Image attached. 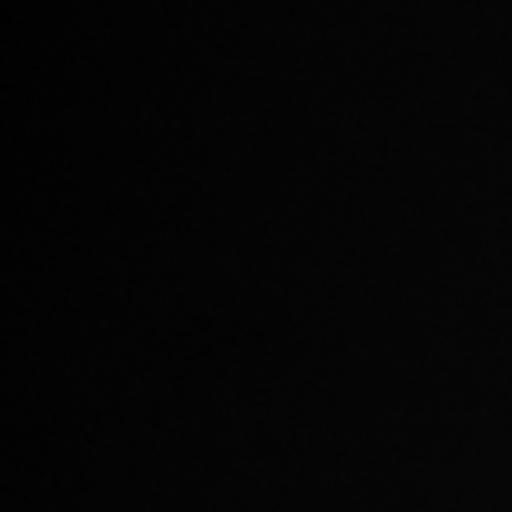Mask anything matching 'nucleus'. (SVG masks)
I'll list each match as a JSON object with an SVG mask.
<instances>
[]
</instances>
